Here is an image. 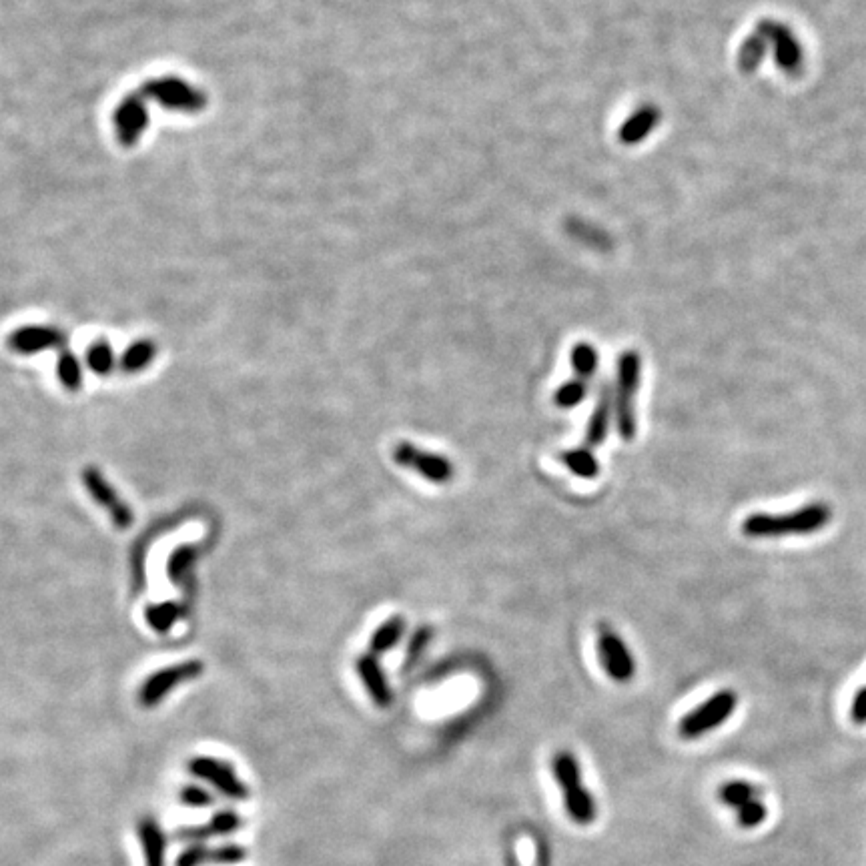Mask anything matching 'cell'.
Instances as JSON below:
<instances>
[{"label": "cell", "instance_id": "obj_1", "mask_svg": "<svg viewBox=\"0 0 866 866\" xmlns=\"http://www.w3.org/2000/svg\"><path fill=\"white\" fill-rule=\"evenodd\" d=\"M830 520V506L824 502H812L786 514H752L742 522V534L752 540L812 536L822 532L830 524Z\"/></svg>", "mask_w": 866, "mask_h": 866}, {"label": "cell", "instance_id": "obj_2", "mask_svg": "<svg viewBox=\"0 0 866 866\" xmlns=\"http://www.w3.org/2000/svg\"><path fill=\"white\" fill-rule=\"evenodd\" d=\"M642 377V359L636 351H624L618 361V375L614 387V409H616V427L624 442H632L636 438V393L640 389Z\"/></svg>", "mask_w": 866, "mask_h": 866}, {"label": "cell", "instance_id": "obj_3", "mask_svg": "<svg viewBox=\"0 0 866 866\" xmlns=\"http://www.w3.org/2000/svg\"><path fill=\"white\" fill-rule=\"evenodd\" d=\"M738 694L732 688H724L688 712L678 726V732L686 740H696L716 728H720L736 710Z\"/></svg>", "mask_w": 866, "mask_h": 866}, {"label": "cell", "instance_id": "obj_4", "mask_svg": "<svg viewBox=\"0 0 866 866\" xmlns=\"http://www.w3.org/2000/svg\"><path fill=\"white\" fill-rule=\"evenodd\" d=\"M393 462L403 468L409 470L417 476H421L423 480H427L429 484L436 486H448L454 476H456V468L452 464V460L427 452L411 442H399L393 448Z\"/></svg>", "mask_w": 866, "mask_h": 866}, {"label": "cell", "instance_id": "obj_5", "mask_svg": "<svg viewBox=\"0 0 866 866\" xmlns=\"http://www.w3.org/2000/svg\"><path fill=\"white\" fill-rule=\"evenodd\" d=\"M598 654L606 676L618 684H628L636 676V660L624 638L608 624L598 628Z\"/></svg>", "mask_w": 866, "mask_h": 866}, {"label": "cell", "instance_id": "obj_6", "mask_svg": "<svg viewBox=\"0 0 866 866\" xmlns=\"http://www.w3.org/2000/svg\"><path fill=\"white\" fill-rule=\"evenodd\" d=\"M143 97L155 99L167 109L185 111V113H197L207 105V99L201 91H197L183 79H175V77L151 79L143 87Z\"/></svg>", "mask_w": 866, "mask_h": 866}, {"label": "cell", "instance_id": "obj_7", "mask_svg": "<svg viewBox=\"0 0 866 866\" xmlns=\"http://www.w3.org/2000/svg\"><path fill=\"white\" fill-rule=\"evenodd\" d=\"M203 674V662L199 660H187L163 670H157L155 674H151L141 690H139V704L143 708H155L161 700L167 698V694L179 686L185 684L189 680H195Z\"/></svg>", "mask_w": 866, "mask_h": 866}, {"label": "cell", "instance_id": "obj_8", "mask_svg": "<svg viewBox=\"0 0 866 866\" xmlns=\"http://www.w3.org/2000/svg\"><path fill=\"white\" fill-rule=\"evenodd\" d=\"M187 768L193 776L205 780L229 800H245L249 796L247 784L237 776L235 768L229 762L213 756H195L189 760Z\"/></svg>", "mask_w": 866, "mask_h": 866}, {"label": "cell", "instance_id": "obj_9", "mask_svg": "<svg viewBox=\"0 0 866 866\" xmlns=\"http://www.w3.org/2000/svg\"><path fill=\"white\" fill-rule=\"evenodd\" d=\"M83 482H85V488L91 494V498L109 512L111 520L115 522V526L119 530H127L129 526H133V522H135L133 510L119 498L117 490L105 480V476L97 468H93V466L85 468L83 470Z\"/></svg>", "mask_w": 866, "mask_h": 866}, {"label": "cell", "instance_id": "obj_10", "mask_svg": "<svg viewBox=\"0 0 866 866\" xmlns=\"http://www.w3.org/2000/svg\"><path fill=\"white\" fill-rule=\"evenodd\" d=\"M147 125H149V113H147L143 93L127 95L115 111V129L119 141L125 147H133L139 141V137L147 131Z\"/></svg>", "mask_w": 866, "mask_h": 866}, {"label": "cell", "instance_id": "obj_11", "mask_svg": "<svg viewBox=\"0 0 866 866\" xmlns=\"http://www.w3.org/2000/svg\"><path fill=\"white\" fill-rule=\"evenodd\" d=\"M65 343V335L57 327L27 325L11 333L9 347L23 355H33L45 349H55Z\"/></svg>", "mask_w": 866, "mask_h": 866}, {"label": "cell", "instance_id": "obj_12", "mask_svg": "<svg viewBox=\"0 0 866 866\" xmlns=\"http://www.w3.org/2000/svg\"><path fill=\"white\" fill-rule=\"evenodd\" d=\"M760 35L774 45V57L782 71L796 73L802 63V51L790 29L776 23H762Z\"/></svg>", "mask_w": 866, "mask_h": 866}, {"label": "cell", "instance_id": "obj_13", "mask_svg": "<svg viewBox=\"0 0 866 866\" xmlns=\"http://www.w3.org/2000/svg\"><path fill=\"white\" fill-rule=\"evenodd\" d=\"M616 419V409H614V389L610 387L608 381H604V385L600 387L598 393V401L592 409L588 427H586V446L588 448H598L606 442L608 433H610V425Z\"/></svg>", "mask_w": 866, "mask_h": 866}, {"label": "cell", "instance_id": "obj_14", "mask_svg": "<svg viewBox=\"0 0 866 866\" xmlns=\"http://www.w3.org/2000/svg\"><path fill=\"white\" fill-rule=\"evenodd\" d=\"M357 666V674L369 694V698L375 702V706L379 708H389L393 702V690L389 686V680L377 660V656L373 654H361L355 662Z\"/></svg>", "mask_w": 866, "mask_h": 866}, {"label": "cell", "instance_id": "obj_15", "mask_svg": "<svg viewBox=\"0 0 866 866\" xmlns=\"http://www.w3.org/2000/svg\"><path fill=\"white\" fill-rule=\"evenodd\" d=\"M241 826H243V816L231 808H225V810L215 812L207 824L181 828L177 832V838L185 840V842H205L209 838L229 836V834L237 832Z\"/></svg>", "mask_w": 866, "mask_h": 866}, {"label": "cell", "instance_id": "obj_16", "mask_svg": "<svg viewBox=\"0 0 866 866\" xmlns=\"http://www.w3.org/2000/svg\"><path fill=\"white\" fill-rule=\"evenodd\" d=\"M139 842L143 846L145 866H165L167 862V838L163 828L151 816L141 818L137 826Z\"/></svg>", "mask_w": 866, "mask_h": 866}, {"label": "cell", "instance_id": "obj_17", "mask_svg": "<svg viewBox=\"0 0 866 866\" xmlns=\"http://www.w3.org/2000/svg\"><path fill=\"white\" fill-rule=\"evenodd\" d=\"M564 806H566V812L570 814V818L580 826L592 824L596 820L598 806H596L594 796L584 788V784L564 792Z\"/></svg>", "mask_w": 866, "mask_h": 866}, {"label": "cell", "instance_id": "obj_18", "mask_svg": "<svg viewBox=\"0 0 866 866\" xmlns=\"http://www.w3.org/2000/svg\"><path fill=\"white\" fill-rule=\"evenodd\" d=\"M405 618L403 616H393L389 620H385L369 638V654L373 656H381L391 652L403 638L405 634Z\"/></svg>", "mask_w": 866, "mask_h": 866}, {"label": "cell", "instance_id": "obj_19", "mask_svg": "<svg viewBox=\"0 0 866 866\" xmlns=\"http://www.w3.org/2000/svg\"><path fill=\"white\" fill-rule=\"evenodd\" d=\"M562 464L582 480H594L600 474V462L592 448H570L560 456Z\"/></svg>", "mask_w": 866, "mask_h": 866}, {"label": "cell", "instance_id": "obj_20", "mask_svg": "<svg viewBox=\"0 0 866 866\" xmlns=\"http://www.w3.org/2000/svg\"><path fill=\"white\" fill-rule=\"evenodd\" d=\"M552 770L556 776V782L560 784L562 792L576 788L582 784V770H580V762L578 758L570 752V750H562L554 756L552 762Z\"/></svg>", "mask_w": 866, "mask_h": 866}, {"label": "cell", "instance_id": "obj_21", "mask_svg": "<svg viewBox=\"0 0 866 866\" xmlns=\"http://www.w3.org/2000/svg\"><path fill=\"white\" fill-rule=\"evenodd\" d=\"M183 614L185 612H183V608L179 604H175V602H163V604H151V606H147L145 620H147V624L155 632L165 634V632H169L183 618Z\"/></svg>", "mask_w": 866, "mask_h": 866}, {"label": "cell", "instance_id": "obj_22", "mask_svg": "<svg viewBox=\"0 0 866 866\" xmlns=\"http://www.w3.org/2000/svg\"><path fill=\"white\" fill-rule=\"evenodd\" d=\"M718 798L722 804L730 806V808H740L742 804L760 798V788L748 780H730L726 784L720 786L718 790Z\"/></svg>", "mask_w": 866, "mask_h": 866}, {"label": "cell", "instance_id": "obj_23", "mask_svg": "<svg viewBox=\"0 0 866 866\" xmlns=\"http://www.w3.org/2000/svg\"><path fill=\"white\" fill-rule=\"evenodd\" d=\"M155 343L149 339H141L135 341L133 345H129L121 357V367L127 373H139L143 371L153 359H155Z\"/></svg>", "mask_w": 866, "mask_h": 866}, {"label": "cell", "instance_id": "obj_24", "mask_svg": "<svg viewBox=\"0 0 866 866\" xmlns=\"http://www.w3.org/2000/svg\"><path fill=\"white\" fill-rule=\"evenodd\" d=\"M197 556H199V550L193 544H183L171 552L169 562H167V574H169L173 584H181L189 576Z\"/></svg>", "mask_w": 866, "mask_h": 866}, {"label": "cell", "instance_id": "obj_25", "mask_svg": "<svg viewBox=\"0 0 866 866\" xmlns=\"http://www.w3.org/2000/svg\"><path fill=\"white\" fill-rule=\"evenodd\" d=\"M570 361H572V369H574L576 377H580V379L588 381L598 371V351L590 343H578L572 349Z\"/></svg>", "mask_w": 866, "mask_h": 866}, {"label": "cell", "instance_id": "obj_26", "mask_svg": "<svg viewBox=\"0 0 866 866\" xmlns=\"http://www.w3.org/2000/svg\"><path fill=\"white\" fill-rule=\"evenodd\" d=\"M586 395H588V381L576 377L556 389L554 405L560 409H574L586 399Z\"/></svg>", "mask_w": 866, "mask_h": 866}, {"label": "cell", "instance_id": "obj_27", "mask_svg": "<svg viewBox=\"0 0 866 866\" xmlns=\"http://www.w3.org/2000/svg\"><path fill=\"white\" fill-rule=\"evenodd\" d=\"M57 375L65 389L79 391L83 387V369L79 359L71 351H63L57 363Z\"/></svg>", "mask_w": 866, "mask_h": 866}, {"label": "cell", "instance_id": "obj_28", "mask_svg": "<svg viewBox=\"0 0 866 866\" xmlns=\"http://www.w3.org/2000/svg\"><path fill=\"white\" fill-rule=\"evenodd\" d=\"M87 363L93 373L109 375L115 369V351L107 341H97L87 351Z\"/></svg>", "mask_w": 866, "mask_h": 866}, {"label": "cell", "instance_id": "obj_29", "mask_svg": "<svg viewBox=\"0 0 866 866\" xmlns=\"http://www.w3.org/2000/svg\"><path fill=\"white\" fill-rule=\"evenodd\" d=\"M247 848L241 844H221L215 848H209V864L215 866H227V864H239L247 858Z\"/></svg>", "mask_w": 866, "mask_h": 866}, {"label": "cell", "instance_id": "obj_30", "mask_svg": "<svg viewBox=\"0 0 866 866\" xmlns=\"http://www.w3.org/2000/svg\"><path fill=\"white\" fill-rule=\"evenodd\" d=\"M766 814H768L766 806L762 804L760 798H756V800H750V802L742 804L740 808H736V822L742 828H756L766 820Z\"/></svg>", "mask_w": 866, "mask_h": 866}, {"label": "cell", "instance_id": "obj_31", "mask_svg": "<svg viewBox=\"0 0 866 866\" xmlns=\"http://www.w3.org/2000/svg\"><path fill=\"white\" fill-rule=\"evenodd\" d=\"M179 800L187 808H209L215 804V796L207 788L197 784H185L179 790Z\"/></svg>", "mask_w": 866, "mask_h": 866}, {"label": "cell", "instance_id": "obj_32", "mask_svg": "<svg viewBox=\"0 0 866 866\" xmlns=\"http://www.w3.org/2000/svg\"><path fill=\"white\" fill-rule=\"evenodd\" d=\"M207 864H209V846H205L203 842H191L175 858V866H207Z\"/></svg>", "mask_w": 866, "mask_h": 866}, {"label": "cell", "instance_id": "obj_33", "mask_svg": "<svg viewBox=\"0 0 866 866\" xmlns=\"http://www.w3.org/2000/svg\"><path fill=\"white\" fill-rule=\"evenodd\" d=\"M764 53H766V43H764L762 37H752V39H748V41L744 43V49H742V55H740V63H742V67H744L746 71L756 69L758 63L762 61Z\"/></svg>", "mask_w": 866, "mask_h": 866}, {"label": "cell", "instance_id": "obj_34", "mask_svg": "<svg viewBox=\"0 0 866 866\" xmlns=\"http://www.w3.org/2000/svg\"><path fill=\"white\" fill-rule=\"evenodd\" d=\"M431 634H433V632H431L429 626H421V628H417V632L411 636V642H409V646H407V658H409V662H415V660L421 658L423 650L429 646Z\"/></svg>", "mask_w": 866, "mask_h": 866}, {"label": "cell", "instance_id": "obj_35", "mask_svg": "<svg viewBox=\"0 0 866 866\" xmlns=\"http://www.w3.org/2000/svg\"><path fill=\"white\" fill-rule=\"evenodd\" d=\"M850 716L856 724H866V686H862L854 694L852 706H850Z\"/></svg>", "mask_w": 866, "mask_h": 866}]
</instances>
